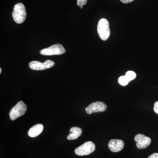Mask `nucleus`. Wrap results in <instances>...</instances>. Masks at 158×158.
<instances>
[{
  "label": "nucleus",
  "instance_id": "obj_16",
  "mask_svg": "<svg viewBox=\"0 0 158 158\" xmlns=\"http://www.w3.org/2000/svg\"><path fill=\"white\" fill-rule=\"evenodd\" d=\"M148 158H158V153H155L149 156Z\"/></svg>",
  "mask_w": 158,
  "mask_h": 158
},
{
  "label": "nucleus",
  "instance_id": "obj_12",
  "mask_svg": "<svg viewBox=\"0 0 158 158\" xmlns=\"http://www.w3.org/2000/svg\"><path fill=\"white\" fill-rule=\"evenodd\" d=\"M118 82L122 86H125L128 84L130 81L125 75L119 77V78L118 79Z\"/></svg>",
  "mask_w": 158,
  "mask_h": 158
},
{
  "label": "nucleus",
  "instance_id": "obj_18",
  "mask_svg": "<svg viewBox=\"0 0 158 158\" xmlns=\"http://www.w3.org/2000/svg\"><path fill=\"white\" fill-rule=\"evenodd\" d=\"M2 69L0 68V73H2Z\"/></svg>",
  "mask_w": 158,
  "mask_h": 158
},
{
  "label": "nucleus",
  "instance_id": "obj_10",
  "mask_svg": "<svg viewBox=\"0 0 158 158\" xmlns=\"http://www.w3.org/2000/svg\"><path fill=\"white\" fill-rule=\"evenodd\" d=\"M43 129L44 126L42 124L35 125L29 130L28 135L31 138H35L41 134Z\"/></svg>",
  "mask_w": 158,
  "mask_h": 158
},
{
  "label": "nucleus",
  "instance_id": "obj_15",
  "mask_svg": "<svg viewBox=\"0 0 158 158\" xmlns=\"http://www.w3.org/2000/svg\"><path fill=\"white\" fill-rule=\"evenodd\" d=\"M154 110L155 112L158 115V101L156 102L154 106Z\"/></svg>",
  "mask_w": 158,
  "mask_h": 158
},
{
  "label": "nucleus",
  "instance_id": "obj_17",
  "mask_svg": "<svg viewBox=\"0 0 158 158\" xmlns=\"http://www.w3.org/2000/svg\"><path fill=\"white\" fill-rule=\"evenodd\" d=\"M122 2L125 3V4H127V3H129L133 2L134 0H120Z\"/></svg>",
  "mask_w": 158,
  "mask_h": 158
},
{
  "label": "nucleus",
  "instance_id": "obj_9",
  "mask_svg": "<svg viewBox=\"0 0 158 158\" xmlns=\"http://www.w3.org/2000/svg\"><path fill=\"white\" fill-rule=\"evenodd\" d=\"M124 143L123 141L119 139H112L109 141L108 147L113 152H118L123 149Z\"/></svg>",
  "mask_w": 158,
  "mask_h": 158
},
{
  "label": "nucleus",
  "instance_id": "obj_19",
  "mask_svg": "<svg viewBox=\"0 0 158 158\" xmlns=\"http://www.w3.org/2000/svg\"><path fill=\"white\" fill-rule=\"evenodd\" d=\"M83 6H80V8H81V9H82V8H83Z\"/></svg>",
  "mask_w": 158,
  "mask_h": 158
},
{
  "label": "nucleus",
  "instance_id": "obj_13",
  "mask_svg": "<svg viewBox=\"0 0 158 158\" xmlns=\"http://www.w3.org/2000/svg\"><path fill=\"white\" fill-rule=\"evenodd\" d=\"M125 76L129 80V81H132L136 77V74L134 72L132 71H128L126 73Z\"/></svg>",
  "mask_w": 158,
  "mask_h": 158
},
{
  "label": "nucleus",
  "instance_id": "obj_3",
  "mask_svg": "<svg viewBox=\"0 0 158 158\" xmlns=\"http://www.w3.org/2000/svg\"><path fill=\"white\" fill-rule=\"evenodd\" d=\"M27 110V105L23 101L17 103L13 108H11L9 113V117L11 120H15L19 117L24 115Z\"/></svg>",
  "mask_w": 158,
  "mask_h": 158
},
{
  "label": "nucleus",
  "instance_id": "obj_7",
  "mask_svg": "<svg viewBox=\"0 0 158 158\" xmlns=\"http://www.w3.org/2000/svg\"><path fill=\"white\" fill-rule=\"evenodd\" d=\"M107 108L106 105L103 102H96L89 105L88 107L86 108L85 110L88 114H91L99 112H104L106 110Z\"/></svg>",
  "mask_w": 158,
  "mask_h": 158
},
{
  "label": "nucleus",
  "instance_id": "obj_6",
  "mask_svg": "<svg viewBox=\"0 0 158 158\" xmlns=\"http://www.w3.org/2000/svg\"><path fill=\"white\" fill-rule=\"evenodd\" d=\"M29 67L34 70H43L53 67L55 62L50 60H47L44 62H40L37 61H32L29 64Z\"/></svg>",
  "mask_w": 158,
  "mask_h": 158
},
{
  "label": "nucleus",
  "instance_id": "obj_1",
  "mask_svg": "<svg viewBox=\"0 0 158 158\" xmlns=\"http://www.w3.org/2000/svg\"><path fill=\"white\" fill-rule=\"evenodd\" d=\"M12 15L15 23L18 24L23 23L27 17V11L23 4L20 3L16 4L13 8Z\"/></svg>",
  "mask_w": 158,
  "mask_h": 158
},
{
  "label": "nucleus",
  "instance_id": "obj_5",
  "mask_svg": "<svg viewBox=\"0 0 158 158\" xmlns=\"http://www.w3.org/2000/svg\"><path fill=\"white\" fill-rule=\"evenodd\" d=\"M95 145L92 141L85 142L75 150V153L79 156H87L94 152Z\"/></svg>",
  "mask_w": 158,
  "mask_h": 158
},
{
  "label": "nucleus",
  "instance_id": "obj_4",
  "mask_svg": "<svg viewBox=\"0 0 158 158\" xmlns=\"http://www.w3.org/2000/svg\"><path fill=\"white\" fill-rule=\"evenodd\" d=\"M66 51L62 44H56L41 50L40 53L43 56H50L62 55Z\"/></svg>",
  "mask_w": 158,
  "mask_h": 158
},
{
  "label": "nucleus",
  "instance_id": "obj_11",
  "mask_svg": "<svg viewBox=\"0 0 158 158\" xmlns=\"http://www.w3.org/2000/svg\"><path fill=\"white\" fill-rule=\"evenodd\" d=\"M82 134L81 129L77 127H73L70 129L69 134L67 136V139L69 140H75L78 138Z\"/></svg>",
  "mask_w": 158,
  "mask_h": 158
},
{
  "label": "nucleus",
  "instance_id": "obj_14",
  "mask_svg": "<svg viewBox=\"0 0 158 158\" xmlns=\"http://www.w3.org/2000/svg\"><path fill=\"white\" fill-rule=\"evenodd\" d=\"M88 0H77V4L79 6H84L85 5L87 2Z\"/></svg>",
  "mask_w": 158,
  "mask_h": 158
},
{
  "label": "nucleus",
  "instance_id": "obj_2",
  "mask_svg": "<svg viewBox=\"0 0 158 158\" xmlns=\"http://www.w3.org/2000/svg\"><path fill=\"white\" fill-rule=\"evenodd\" d=\"M98 33L101 39L107 40L110 37V31L108 21L106 19L100 20L98 25Z\"/></svg>",
  "mask_w": 158,
  "mask_h": 158
},
{
  "label": "nucleus",
  "instance_id": "obj_8",
  "mask_svg": "<svg viewBox=\"0 0 158 158\" xmlns=\"http://www.w3.org/2000/svg\"><path fill=\"white\" fill-rule=\"evenodd\" d=\"M135 141L137 142L136 146L139 149H143L148 147L151 142L149 137L142 134H138L135 137Z\"/></svg>",
  "mask_w": 158,
  "mask_h": 158
}]
</instances>
